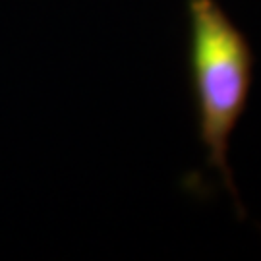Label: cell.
<instances>
[{
	"label": "cell",
	"instance_id": "6da1fadb",
	"mask_svg": "<svg viewBox=\"0 0 261 261\" xmlns=\"http://www.w3.org/2000/svg\"><path fill=\"white\" fill-rule=\"evenodd\" d=\"M190 66L199 118V136L228 190L230 136L252 89L253 53L248 39L217 0H188Z\"/></svg>",
	"mask_w": 261,
	"mask_h": 261
}]
</instances>
